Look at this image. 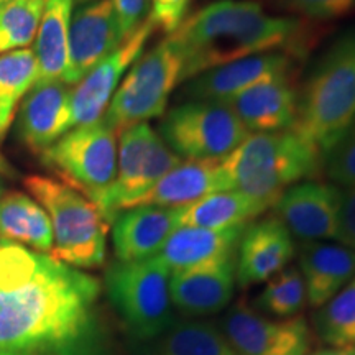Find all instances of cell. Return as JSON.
<instances>
[{"label": "cell", "mask_w": 355, "mask_h": 355, "mask_svg": "<svg viewBox=\"0 0 355 355\" xmlns=\"http://www.w3.org/2000/svg\"><path fill=\"white\" fill-rule=\"evenodd\" d=\"M229 189L232 188L222 171L220 162H186L183 159L180 165L168 171L152 189L137 199L130 207L159 206L181 209L207 194Z\"/></svg>", "instance_id": "cell-23"}, {"label": "cell", "mask_w": 355, "mask_h": 355, "mask_svg": "<svg viewBox=\"0 0 355 355\" xmlns=\"http://www.w3.org/2000/svg\"><path fill=\"white\" fill-rule=\"evenodd\" d=\"M265 283L254 303L259 313H265L273 319H290L300 316L308 304L306 286L298 266H286Z\"/></svg>", "instance_id": "cell-29"}, {"label": "cell", "mask_w": 355, "mask_h": 355, "mask_svg": "<svg viewBox=\"0 0 355 355\" xmlns=\"http://www.w3.org/2000/svg\"><path fill=\"white\" fill-rule=\"evenodd\" d=\"M0 234L13 243L50 255L53 229L42 204L20 191H6L0 196Z\"/></svg>", "instance_id": "cell-26"}, {"label": "cell", "mask_w": 355, "mask_h": 355, "mask_svg": "<svg viewBox=\"0 0 355 355\" xmlns=\"http://www.w3.org/2000/svg\"><path fill=\"white\" fill-rule=\"evenodd\" d=\"M123 37H130L148 19L150 0H112Z\"/></svg>", "instance_id": "cell-36"}, {"label": "cell", "mask_w": 355, "mask_h": 355, "mask_svg": "<svg viewBox=\"0 0 355 355\" xmlns=\"http://www.w3.org/2000/svg\"><path fill=\"white\" fill-rule=\"evenodd\" d=\"M183 84V58L170 37L141 55L123 76L104 121L117 135L166 112L173 91Z\"/></svg>", "instance_id": "cell-7"}, {"label": "cell", "mask_w": 355, "mask_h": 355, "mask_svg": "<svg viewBox=\"0 0 355 355\" xmlns=\"http://www.w3.org/2000/svg\"><path fill=\"white\" fill-rule=\"evenodd\" d=\"M355 121V26L345 30L311 68L298 94L295 130L326 157Z\"/></svg>", "instance_id": "cell-4"}, {"label": "cell", "mask_w": 355, "mask_h": 355, "mask_svg": "<svg viewBox=\"0 0 355 355\" xmlns=\"http://www.w3.org/2000/svg\"><path fill=\"white\" fill-rule=\"evenodd\" d=\"M30 196L48 212L53 229L50 255L79 270L104 265L109 222L91 199L53 178L30 175L24 180Z\"/></svg>", "instance_id": "cell-5"}, {"label": "cell", "mask_w": 355, "mask_h": 355, "mask_svg": "<svg viewBox=\"0 0 355 355\" xmlns=\"http://www.w3.org/2000/svg\"><path fill=\"white\" fill-rule=\"evenodd\" d=\"M6 193V188H3V181H2V176H0V196Z\"/></svg>", "instance_id": "cell-42"}, {"label": "cell", "mask_w": 355, "mask_h": 355, "mask_svg": "<svg viewBox=\"0 0 355 355\" xmlns=\"http://www.w3.org/2000/svg\"><path fill=\"white\" fill-rule=\"evenodd\" d=\"M343 188L321 181L296 183L273 204L277 219L293 237L308 242H327L337 237Z\"/></svg>", "instance_id": "cell-13"}, {"label": "cell", "mask_w": 355, "mask_h": 355, "mask_svg": "<svg viewBox=\"0 0 355 355\" xmlns=\"http://www.w3.org/2000/svg\"><path fill=\"white\" fill-rule=\"evenodd\" d=\"M278 8L314 21H332L352 15L355 0H275Z\"/></svg>", "instance_id": "cell-34"}, {"label": "cell", "mask_w": 355, "mask_h": 355, "mask_svg": "<svg viewBox=\"0 0 355 355\" xmlns=\"http://www.w3.org/2000/svg\"><path fill=\"white\" fill-rule=\"evenodd\" d=\"M117 133L104 119L74 127L40 155L43 165L96 204L117 175Z\"/></svg>", "instance_id": "cell-8"}, {"label": "cell", "mask_w": 355, "mask_h": 355, "mask_svg": "<svg viewBox=\"0 0 355 355\" xmlns=\"http://www.w3.org/2000/svg\"><path fill=\"white\" fill-rule=\"evenodd\" d=\"M46 0H10L0 7V56L33 43Z\"/></svg>", "instance_id": "cell-31"}, {"label": "cell", "mask_w": 355, "mask_h": 355, "mask_svg": "<svg viewBox=\"0 0 355 355\" xmlns=\"http://www.w3.org/2000/svg\"><path fill=\"white\" fill-rule=\"evenodd\" d=\"M170 278V268L158 257L115 261L107 268L105 293L133 339L150 343L178 321Z\"/></svg>", "instance_id": "cell-6"}, {"label": "cell", "mask_w": 355, "mask_h": 355, "mask_svg": "<svg viewBox=\"0 0 355 355\" xmlns=\"http://www.w3.org/2000/svg\"><path fill=\"white\" fill-rule=\"evenodd\" d=\"M74 0H46L37 37L35 56L38 63V81L66 83L69 63V25Z\"/></svg>", "instance_id": "cell-25"}, {"label": "cell", "mask_w": 355, "mask_h": 355, "mask_svg": "<svg viewBox=\"0 0 355 355\" xmlns=\"http://www.w3.org/2000/svg\"><path fill=\"white\" fill-rule=\"evenodd\" d=\"M293 64L291 53L273 51L209 69L189 79L184 96L189 101L229 102L247 89L273 78L290 76Z\"/></svg>", "instance_id": "cell-17"}, {"label": "cell", "mask_w": 355, "mask_h": 355, "mask_svg": "<svg viewBox=\"0 0 355 355\" xmlns=\"http://www.w3.org/2000/svg\"><path fill=\"white\" fill-rule=\"evenodd\" d=\"M150 343V355H237L219 326L201 319H178Z\"/></svg>", "instance_id": "cell-27"}, {"label": "cell", "mask_w": 355, "mask_h": 355, "mask_svg": "<svg viewBox=\"0 0 355 355\" xmlns=\"http://www.w3.org/2000/svg\"><path fill=\"white\" fill-rule=\"evenodd\" d=\"M159 135L181 159L220 162L250 132L224 102L188 101L165 114Z\"/></svg>", "instance_id": "cell-9"}, {"label": "cell", "mask_w": 355, "mask_h": 355, "mask_svg": "<svg viewBox=\"0 0 355 355\" xmlns=\"http://www.w3.org/2000/svg\"><path fill=\"white\" fill-rule=\"evenodd\" d=\"M316 332L331 347H355V275L334 298L319 308Z\"/></svg>", "instance_id": "cell-30"}, {"label": "cell", "mask_w": 355, "mask_h": 355, "mask_svg": "<svg viewBox=\"0 0 355 355\" xmlns=\"http://www.w3.org/2000/svg\"><path fill=\"white\" fill-rule=\"evenodd\" d=\"M324 171L339 188L355 184V121L324 158Z\"/></svg>", "instance_id": "cell-32"}, {"label": "cell", "mask_w": 355, "mask_h": 355, "mask_svg": "<svg viewBox=\"0 0 355 355\" xmlns=\"http://www.w3.org/2000/svg\"><path fill=\"white\" fill-rule=\"evenodd\" d=\"M273 201L250 196L237 189L217 191L199 201L180 209V227H201L224 230L245 227L266 209Z\"/></svg>", "instance_id": "cell-24"}, {"label": "cell", "mask_w": 355, "mask_h": 355, "mask_svg": "<svg viewBox=\"0 0 355 355\" xmlns=\"http://www.w3.org/2000/svg\"><path fill=\"white\" fill-rule=\"evenodd\" d=\"M309 355H355V347H324L313 350Z\"/></svg>", "instance_id": "cell-38"}, {"label": "cell", "mask_w": 355, "mask_h": 355, "mask_svg": "<svg viewBox=\"0 0 355 355\" xmlns=\"http://www.w3.org/2000/svg\"><path fill=\"white\" fill-rule=\"evenodd\" d=\"M222 331L237 355H309L314 334L303 316L273 319L239 301L220 318Z\"/></svg>", "instance_id": "cell-11"}, {"label": "cell", "mask_w": 355, "mask_h": 355, "mask_svg": "<svg viewBox=\"0 0 355 355\" xmlns=\"http://www.w3.org/2000/svg\"><path fill=\"white\" fill-rule=\"evenodd\" d=\"M155 25L146 19L121 46L94 66L73 89L71 117L73 128L101 121L110 101L121 86L123 76L139 58L144 55L145 44L155 32Z\"/></svg>", "instance_id": "cell-12"}, {"label": "cell", "mask_w": 355, "mask_h": 355, "mask_svg": "<svg viewBox=\"0 0 355 355\" xmlns=\"http://www.w3.org/2000/svg\"><path fill=\"white\" fill-rule=\"evenodd\" d=\"M189 3L191 0H150L148 19L155 28L171 35L188 17Z\"/></svg>", "instance_id": "cell-35"}, {"label": "cell", "mask_w": 355, "mask_h": 355, "mask_svg": "<svg viewBox=\"0 0 355 355\" xmlns=\"http://www.w3.org/2000/svg\"><path fill=\"white\" fill-rule=\"evenodd\" d=\"M0 176H6V178H15L17 176L15 168H13L10 163H8V159L3 157L2 152H0Z\"/></svg>", "instance_id": "cell-39"}, {"label": "cell", "mask_w": 355, "mask_h": 355, "mask_svg": "<svg viewBox=\"0 0 355 355\" xmlns=\"http://www.w3.org/2000/svg\"><path fill=\"white\" fill-rule=\"evenodd\" d=\"M300 272L311 308H322L355 275V250L343 243L308 242L300 250Z\"/></svg>", "instance_id": "cell-22"}, {"label": "cell", "mask_w": 355, "mask_h": 355, "mask_svg": "<svg viewBox=\"0 0 355 355\" xmlns=\"http://www.w3.org/2000/svg\"><path fill=\"white\" fill-rule=\"evenodd\" d=\"M295 241L277 217L254 220L243 229L235 257L237 285L248 288L268 282L295 257Z\"/></svg>", "instance_id": "cell-16"}, {"label": "cell", "mask_w": 355, "mask_h": 355, "mask_svg": "<svg viewBox=\"0 0 355 355\" xmlns=\"http://www.w3.org/2000/svg\"><path fill=\"white\" fill-rule=\"evenodd\" d=\"M89 2H92V0H74V3H78V6H84V3Z\"/></svg>", "instance_id": "cell-41"}, {"label": "cell", "mask_w": 355, "mask_h": 355, "mask_svg": "<svg viewBox=\"0 0 355 355\" xmlns=\"http://www.w3.org/2000/svg\"><path fill=\"white\" fill-rule=\"evenodd\" d=\"M237 286L235 260L171 273L170 295L176 313L199 319L222 313L232 301Z\"/></svg>", "instance_id": "cell-19"}, {"label": "cell", "mask_w": 355, "mask_h": 355, "mask_svg": "<svg viewBox=\"0 0 355 355\" xmlns=\"http://www.w3.org/2000/svg\"><path fill=\"white\" fill-rule=\"evenodd\" d=\"M8 243H12V242H10V241H7V239L3 237L2 234H0V248H2V247H6V245H8Z\"/></svg>", "instance_id": "cell-40"}, {"label": "cell", "mask_w": 355, "mask_h": 355, "mask_svg": "<svg viewBox=\"0 0 355 355\" xmlns=\"http://www.w3.org/2000/svg\"><path fill=\"white\" fill-rule=\"evenodd\" d=\"M38 81V63L32 48L0 56V144L15 117L19 102Z\"/></svg>", "instance_id": "cell-28"}, {"label": "cell", "mask_w": 355, "mask_h": 355, "mask_svg": "<svg viewBox=\"0 0 355 355\" xmlns=\"http://www.w3.org/2000/svg\"><path fill=\"white\" fill-rule=\"evenodd\" d=\"M7 2H10V0H0V7H2L3 3H7Z\"/></svg>", "instance_id": "cell-43"}, {"label": "cell", "mask_w": 355, "mask_h": 355, "mask_svg": "<svg viewBox=\"0 0 355 355\" xmlns=\"http://www.w3.org/2000/svg\"><path fill=\"white\" fill-rule=\"evenodd\" d=\"M48 355H115L112 336L99 314L84 329Z\"/></svg>", "instance_id": "cell-33"}, {"label": "cell", "mask_w": 355, "mask_h": 355, "mask_svg": "<svg viewBox=\"0 0 355 355\" xmlns=\"http://www.w3.org/2000/svg\"><path fill=\"white\" fill-rule=\"evenodd\" d=\"M101 282L19 243L0 248V355H48L97 316Z\"/></svg>", "instance_id": "cell-1"}, {"label": "cell", "mask_w": 355, "mask_h": 355, "mask_svg": "<svg viewBox=\"0 0 355 355\" xmlns=\"http://www.w3.org/2000/svg\"><path fill=\"white\" fill-rule=\"evenodd\" d=\"M181 162L183 159L150 123H139L123 130L117 153V175L104 198L97 202L101 214L112 224L119 212L128 209Z\"/></svg>", "instance_id": "cell-10"}, {"label": "cell", "mask_w": 355, "mask_h": 355, "mask_svg": "<svg viewBox=\"0 0 355 355\" xmlns=\"http://www.w3.org/2000/svg\"><path fill=\"white\" fill-rule=\"evenodd\" d=\"M112 0H92L73 12L69 25V63L66 84L76 86L94 66L123 43Z\"/></svg>", "instance_id": "cell-14"}, {"label": "cell", "mask_w": 355, "mask_h": 355, "mask_svg": "<svg viewBox=\"0 0 355 355\" xmlns=\"http://www.w3.org/2000/svg\"><path fill=\"white\" fill-rule=\"evenodd\" d=\"M225 104L232 107L250 133L283 132L296 123L298 92L293 89L290 76L273 78L247 89Z\"/></svg>", "instance_id": "cell-20"}, {"label": "cell", "mask_w": 355, "mask_h": 355, "mask_svg": "<svg viewBox=\"0 0 355 355\" xmlns=\"http://www.w3.org/2000/svg\"><path fill=\"white\" fill-rule=\"evenodd\" d=\"M73 89L63 81L40 83L26 92L17 117V135L30 152L42 155L73 128Z\"/></svg>", "instance_id": "cell-15"}, {"label": "cell", "mask_w": 355, "mask_h": 355, "mask_svg": "<svg viewBox=\"0 0 355 355\" xmlns=\"http://www.w3.org/2000/svg\"><path fill=\"white\" fill-rule=\"evenodd\" d=\"M183 58V83L263 53L288 50L301 38V21L268 15L252 0H216L168 35Z\"/></svg>", "instance_id": "cell-2"}, {"label": "cell", "mask_w": 355, "mask_h": 355, "mask_svg": "<svg viewBox=\"0 0 355 355\" xmlns=\"http://www.w3.org/2000/svg\"><path fill=\"white\" fill-rule=\"evenodd\" d=\"M336 241L355 250V184L343 188L339 229Z\"/></svg>", "instance_id": "cell-37"}, {"label": "cell", "mask_w": 355, "mask_h": 355, "mask_svg": "<svg viewBox=\"0 0 355 355\" xmlns=\"http://www.w3.org/2000/svg\"><path fill=\"white\" fill-rule=\"evenodd\" d=\"M180 227V209L137 206L119 212L112 220V245L117 261H140L159 254Z\"/></svg>", "instance_id": "cell-18"}, {"label": "cell", "mask_w": 355, "mask_h": 355, "mask_svg": "<svg viewBox=\"0 0 355 355\" xmlns=\"http://www.w3.org/2000/svg\"><path fill=\"white\" fill-rule=\"evenodd\" d=\"M324 153L295 128L250 133L220 159L230 188L277 202L283 191L324 170Z\"/></svg>", "instance_id": "cell-3"}, {"label": "cell", "mask_w": 355, "mask_h": 355, "mask_svg": "<svg viewBox=\"0 0 355 355\" xmlns=\"http://www.w3.org/2000/svg\"><path fill=\"white\" fill-rule=\"evenodd\" d=\"M245 227L224 230L178 227L157 257L171 273L225 263L237 257L239 242Z\"/></svg>", "instance_id": "cell-21"}]
</instances>
